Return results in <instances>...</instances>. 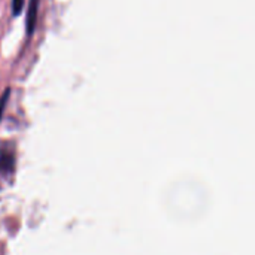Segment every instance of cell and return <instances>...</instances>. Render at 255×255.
I'll return each mask as SVG.
<instances>
[{
    "mask_svg": "<svg viewBox=\"0 0 255 255\" xmlns=\"http://www.w3.org/2000/svg\"><path fill=\"white\" fill-rule=\"evenodd\" d=\"M37 6H39V0H30V6H28V15H27V36H31L34 25H36V18H37Z\"/></svg>",
    "mask_w": 255,
    "mask_h": 255,
    "instance_id": "obj_1",
    "label": "cell"
},
{
    "mask_svg": "<svg viewBox=\"0 0 255 255\" xmlns=\"http://www.w3.org/2000/svg\"><path fill=\"white\" fill-rule=\"evenodd\" d=\"M9 93H10V90H6L0 97V121H1V117H3V112H4V108L7 103V99H9Z\"/></svg>",
    "mask_w": 255,
    "mask_h": 255,
    "instance_id": "obj_2",
    "label": "cell"
},
{
    "mask_svg": "<svg viewBox=\"0 0 255 255\" xmlns=\"http://www.w3.org/2000/svg\"><path fill=\"white\" fill-rule=\"evenodd\" d=\"M22 7H24V0H12V13L15 16L21 13Z\"/></svg>",
    "mask_w": 255,
    "mask_h": 255,
    "instance_id": "obj_3",
    "label": "cell"
}]
</instances>
